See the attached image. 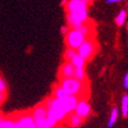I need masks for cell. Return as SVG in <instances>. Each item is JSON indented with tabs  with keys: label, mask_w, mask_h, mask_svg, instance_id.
Returning a JSON list of instances; mask_svg holds the SVG:
<instances>
[{
	"label": "cell",
	"mask_w": 128,
	"mask_h": 128,
	"mask_svg": "<svg viewBox=\"0 0 128 128\" xmlns=\"http://www.w3.org/2000/svg\"><path fill=\"white\" fill-rule=\"evenodd\" d=\"M82 120L79 116H77L75 113H72L70 115L67 116V118H66V123L70 126V127H78L82 124Z\"/></svg>",
	"instance_id": "cell-10"
},
{
	"label": "cell",
	"mask_w": 128,
	"mask_h": 128,
	"mask_svg": "<svg viewBox=\"0 0 128 128\" xmlns=\"http://www.w3.org/2000/svg\"><path fill=\"white\" fill-rule=\"evenodd\" d=\"M68 96L69 95L66 93V91L64 90L58 84L54 87V89H53V98H58V100H64V98H68Z\"/></svg>",
	"instance_id": "cell-13"
},
{
	"label": "cell",
	"mask_w": 128,
	"mask_h": 128,
	"mask_svg": "<svg viewBox=\"0 0 128 128\" xmlns=\"http://www.w3.org/2000/svg\"><path fill=\"white\" fill-rule=\"evenodd\" d=\"M67 2H68V0H62V3H60V4H62V6H65V5L67 4Z\"/></svg>",
	"instance_id": "cell-25"
},
{
	"label": "cell",
	"mask_w": 128,
	"mask_h": 128,
	"mask_svg": "<svg viewBox=\"0 0 128 128\" xmlns=\"http://www.w3.org/2000/svg\"><path fill=\"white\" fill-rule=\"evenodd\" d=\"M77 52V50H74L72 48H67L65 53H64V58H65V62H70V60L74 56V54Z\"/></svg>",
	"instance_id": "cell-19"
},
{
	"label": "cell",
	"mask_w": 128,
	"mask_h": 128,
	"mask_svg": "<svg viewBox=\"0 0 128 128\" xmlns=\"http://www.w3.org/2000/svg\"><path fill=\"white\" fill-rule=\"evenodd\" d=\"M67 26L70 29H77L88 22V8L81 9L75 12H70L66 16Z\"/></svg>",
	"instance_id": "cell-4"
},
{
	"label": "cell",
	"mask_w": 128,
	"mask_h": 128,
	"mask_svg": "<svg viewBox=\"0 0 128 128\" xmlns=\"http://www.w3.org/2000/svg\"><path fill=\"white\" fill-rule=\"evenodd\" d=\"M121 112L124 117L128 116V94H124L121 100Z\"/></svg>",
	"instance_id": "cell-17"
},
{
	"label": "cell",
	"mask_w": 128,
	"mask_h": 128,
	"mask_svg": "<svg viewBox=\"0 0 128 128\" xmlns=\"http://www.w3.org/2000/svg\"><path fill=\"white\" fill-rule=\"evenodd\" d=\"M31 114L35 121L37 128H56L58 127V123L50 120L47 117V106H45V104H38L37 106H35Z\"/></svg>",
	"instance_id": "cell-2"
},
{
	"label": "cell",
	"mask_w": 128,
	"mask_h": 128,
	"mask_svg": "<svg viewBox=\"0 0 128 128\" xmlns=\"http://www.w3.org/2000/svg\"><path fill=\"white\" fill-rule=\"evenodd\" d=\"M0 128H1V127H0Z\"/></svg>",
	"instance_id": "cell-28"
},
{
	"label": "cell",
	"mask_w": 128,
	"mask_h": 128,
	"mask_svg": "<svg viewBox=\"0 0 128 128\" xmlns=\"http://www.w3.org/2000/svg\"><path fill=\"white\" fill-rule=\"evenodd\" d=\"M6 98V93H0V104L3 102V100H5Z\"/></svg>",
	"instance_id": "cell-24"
},
{
	"label": "cell",
	"mask_w": 128,
	"mask_h": 128,
	"mask_svg": "<svg viewBox=\"0 0 128 128\" xmlns=\"http://www.w3.org/2000/svg\"><path fill=\"white\" fill-rule=\"evenodd\" d=\"M74 72H75V67L70 62H64L60 68V79L62 80L67 78H73Z\"/></svg>",
	"instance_id": "cell-9"
},
{
	"label": "cell",
	"mask_w": 128,
	"mask_h": 128,
	"mask_svg": "<svg viewBox=\"0 0 128 128\" xmlns=\"http://www.w3.org/2000/svg\"><path fill=\"white\" fill-rule=\"evenodd\" d=\"M7 90V84L3 77L0 76V93H6Z\"/></svg>",
	"instance_id": "cell-20"
},
{
	"label": "cell",
	"mask_w": 128,
	"mask_h": 128,
	"mask_svg": "<svg viewBox=\"0 0 128 128\" xmlns=\"http://www.w3.org/2000/svg\"><path fill=\"white\" fill-rule=\"evenodd\" d=\"M98 51V44L93 38H88L84 41V43L77 49V52L85 60H89Z\"/></svg>",
	"instance_id": "cell-6"
},
{
	"label": "cell",
	"mask_w": 128,
	"mask_h": 128,
	"mask_svg": "<svg viewBox=\"0 0 128 128\" xmlns=\"http://www.w3.org/2000/svg\"><path fill=\"white\" fill-rule=\"evenodd\" d=\"M0 127H1V128H16L14 117L3 118L1 124H0Z\"/></svg>",
	"instance_id": "cell-15"
},
{
	"label": "cell",
	"mask_w": 128,
	"mask_h": 128,
	"mask_svg": "<svg viewBox=\"0 0 128 128\" xmlns=\"http://www.w3.org/2000/svg\"><path fill=\"white\" fill-rule=\"evenodd\" d=\"M70 62L75 68H84L85 65H86V60H85L78 52H76L75 54H74V56L70 60Z\"/></svg>",
	"instance_id": "cell-12"
},
{
	"label": "cell",
	"mask_w": 128,
	"mask_h": 128,
	"mask_svg": "<svg viewBox=\"0 0 128 128\" xmlns=\"http://www.w3.org/2000/svg\"><path fill=\"white\" fill-rule=\"evenodd\" d=\"M84 1H85V2H86L87 4H89V3H90V2L92 1V0H84Z\"/></svg>",
	"instance_id": "cell-26"
},
{
	"label": "cell",
	"mask_w": 128,
	"mask_h": 128,
	"mask_svg": "<svg viewBox=\"0 0 128 128\" xmlns=\"http://www.w3.org/2000/svg\"><path fill=\"white\" fill-rule=\"evenodd\" d=\"M73 78H75L78 81L84 82L86 79V73H85L84 68H75V72H74V76Z\"/></svg>",
	"instance_id": "cell-14"
},
{
	"label": "cell",
	"mask_w": 128,
	"mask_h": 128,
	"mask_svg": "<svg viewBox=\"0 0 128 128\" xmlns=\"http://www.w3.org/2000/svg\"><path fill=\"white\" fill-rule=\"evenodd\" d=\"M58 85L66 91L68 95H75V96H78V98L85 90L84 82L78 81L75 78L62 79L60 80Z\"/></svg>",
	"instance_id": "cell-3"
},
{
	"label": "cell",
	"mask_w": 128,
	"mask_h": 128,
	"mask_svg": "<svg viewBox=\"0 0 128 128\" xmlns=\"http://www.w3.org/2000/svg\"><path fill=\"white\" fill-rule=\"evenodd\" d=\"M126 26H127V29H128V22H127V25Z\"/></svg>",
	"instance_id": "cell-27"
},
{
	"label": "cell",
	"mask_w": 128,
	"mask_h": 128,
	"mask_svg": "<svg viewBox=\"0 0 128 128\" xmlns=\"http://www.w3.org/2000/svg\"><path fill=\"white\" fill-rule=\"evenodd\" d=\"M77 116H79L81 119L86 118L87 116H89V114L91 113V108H90V104L85 100H79L77 106L75 111H74Z\"/></svg>",
	"instance_id": "cell-8"
},
{
	"label": "cell",
	"mask_w": 128,
	"mask_h": 128,
	"mask_svg": "<svg viewBox=\"0 0 128 128\" xmlns=\"http://www.w3.org/2000/svg\"><path fill=\"white\" fill-rule=\"evenodd\" d=\"M79 102V98L75 96V95H69L68 98H64V100H58L56 98H48L44 104L47 108H52L56 109L62 114H65L66 116L74 113L75 111L77 104Z\"/></svg>",
	"instance_id": "cell-1"
},
{
	"label": "cell",
	"mask_w": 128,
	"mask_h": 128,
	"mask_svg": "<svg viewBox=\"0 0 128 128\" xmlns=\"http://www.w3.org/2000/svg\"><path fill=\"white\" fill-rule=\"evenodd\" d=\"M86 39L88 38L85 37L78 29H71L69 33L65 36V42L67 44V47L72 48L74 50H77Z\"/></svg>",
	"instance_id": "cell-5"
},
{
	"label": "cell",
	"mask_w": 128,
	"mask_h": 128,
	"mask_svg": "<svg viewBox=\"0 0 128 128\" xmlns=\"http://www.w3.org/2000/svg\"><path fill=\"white\" fill-rule=\"evenodd\" d=\"M16 128H37L32 114L24 113L14 117Z\"/></svg>",
	"instance_id": "cell-7"
},
{
	"label": "cell",
	"mask_w": 128,
	"mask_h": 128,
	"mask_svg": "<svg viewBox=\"0 0 128 128\" xmlns=\"http://www.w3.org/2000/svg\"><path fill=\"white\" fill-rule=\"evenodd\" d=\"M71 29L67 26V25H65V26H62V28H60V33H62V35H64V36H66L68 33H69V31H70Z\"/></svg>",
	"instance_id": "cell-21"
},
{
	"label": "cell",
	"mask_w": 128,
	"mask_h": 128,
	"mask_svg": "<svg viewBox=\"0 0 128 128\" xmlns=\"http://www.w3.org/2000/svg\"><path fill=\"white\" fill-rule=\"evenodd\" d=\"M118 115H119V111L117 108H114L111 112V116L109 119V123H108V127H113L115 125V123L117 122V119H118Z\"/></svg>",
	"instance_id": "cell-18"
},
{
	"label": "cell",
	"mask_w": 128,
	"mask_h": 128,
	"mask_svg": "<svg viewBox=\"0 0 128 128\" xmlns=\"http://www.w3.org/2000/svg\"><path fill=\"white\" fill-rule=\"evenodd\" d=\"M81 33L86 37V38H92L93 36V26L91 24H89V22L83 24L82 26H80L79 28H77Z\"/></svg>",
	"instance_id": "cell-11"
},
{
	"label": "cell",
	"mask_w": 128,
	"mask_h": 128,
	"mask_svg": "<svg viewBox=\"0 0 128 128\" xmlns=\"http://www.w3.org/2000/svg\"><path fill=\"white\" fill-rule=\"evenodd\" d=\"M123 86L125 89H128V72L127 74H125L124 79H123Z\"/></svg>",
	"instance_id": "cell-22"
},
{
	"label": "cell",
	"mask_w": 128,
	"mask_h": 128,
	"mask_svg": "<svg viewBox=\"0 0 128 128\" xmlns=\"http://www.w3.org/2000/svg\"><path fill=\"white\" fill-rule=\"evenodd\" d=\"M126 18H127V12H126L125 9H122L121 12H120L118 14H117V16H116V18H115V22H116L117 25L120 27V26L124 25L125 20H126Z\"/></svg>",
	"instance_id": "cell-16"
},
{
	"label": "cell",
	"mask_w": 128,
	"mask_h": 128,
	"mask_svg": "<svg viewBox=\"0 0 128 128\" xmlns=\"http://www.w3.org/2000/svg\"><path fill=\"white\" fill-rule=\"evenodd\" d=\"M120 1H121V0H106V4H115V3H118Z\"/></svg>",
	"instance_id": "cell-23"
}]
</instances>
